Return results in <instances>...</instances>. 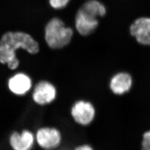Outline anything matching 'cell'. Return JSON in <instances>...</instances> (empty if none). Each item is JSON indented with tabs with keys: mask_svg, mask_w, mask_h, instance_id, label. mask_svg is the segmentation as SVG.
Segmentation results:
<instances>
[{
	"mask_svg": "<svg viewBox=\"0 0 150 150\" xmlns=\"http://www.w3.org/2000/svg\"><path fill=\"white\" fill-rule=\"evenodd\" d=\"M20 48L32 54L40 51L38 43L30 34L22 31L6 32L0 39V63L7 64L10 70H16L20 64L16 52Z\"/></svg>",
	"mask_w": 150,
	"mask_h": 150,
	"instance_id": "obj_1",
	"label": "cell"
},
{
	"mask_svg": "<svg viewBox=\"0 0 150 150\" xmlns=\"http://www.w3.org/2000/svg\"><path fill=\"white\" fill-rule=\"evenodd\" d=\"M74 35L73 30L65 25L57 17L51 18L45 28V40L48 47L58 50L64 48L70 43Z\"/></svg>",
	"mask_w": 150,
	"mask_h": 150,
	"instance_id": "obj_2",
	"label": "cell"
},
{
	"mask_svg": "<svg viewBox=\"0 0 150 150\" xmlns=\"http://www.w3.org/2000/svg\"><path fill=\"white\" fill-rule=\"evenodd\" d=\"M71 115L76 123L81 126H88L95 117L96 110L91 102L79 100L72 106Z\"/></svg>",
	"mask_w": 150,
	"mask_h": 150,
	"instance_id": "obj_3",
	"label": "cell"
},
{
	"mask_svg": "<svg viewBox=\"0 0 150 150\" xmlns=\"http://www.w3.org/2000/svg\"><path fill=\"white\" fill-rule=\"evenodd\" d=\"M35 139L38 145L43 150H52L61 144L62 135L56 128L43 127L36 131Z\"/></svg>",
	"mask_w": 150,
	"mask_h": 150,
	"instance_id": "obj_4",
	"label": "cell"
},
{
	"mask_svg": "<svg viewBox=\"0 0 150 150\" xmlns=\"http://www.w3.org/2000/svg\"><path fill=\"white\" fill-rule=\"evenodd\" d=\"M56 96V87L47 81L39 82L35 87L32 93L33 101L40 106L47 105L54 102Z\"/></svg>",
	"mask_w": 150,
	"mask_h": 150,
	"instance_id": "obj_5",
	"label": "cell"
},
{
	"mask_svg": "<svg viewBox=\"0 0 150 150\" xmlns=\"http://www.w3.org/2000/svg\"><path fill=\"white\" fill-rule=\"evenodd\" d=\"M129 32L138 43L150 46V17H140L136 19L129 27Z\"/></svg>",
	"mask_w": 150,
	"mask_h": 150,
	"instance_id": "obj_6",
	"label": "cell"
},
{
	"mask_svg": "<svg viewBox=\"0 0 150 150\" xmlns=\"http://www.w3.org/2000/svg\"><path fill=\"white\" fill-rule=\"evenodd\" d=\"M75 22L77 31L83 36L92 34L96 30L99 24L97 18L87 14L80 8L76 14Z\"/></svg>",
	"mask_w": 150,
	"mask_h": 150,
	"instance_id": "obj_7",
	"label": "cell"
},
{
	"mask_svg": "<svg viewBox=\"0 0 150 150\" xmlns=\"http://www.w3.org/2000/svg\"><path fill=\"white\" fill-rule=\"evenodd\" d=\"M133 85L132 76L126 72H120L110 81V88L115 95H122L130 91Z\"/></svg>",
	"mask_w": 150,
	"mask_h": 150,
	"instance_id": "obj_8",
	"label": "cell"
},
{
	"mask_svg": "<svg viewBox=\"0 0 150 150\" xmlns=\"http://www.w3.org/2000/svg\"><path fill=\"white\" fill-rule=\"evenodd\" d=\"M35 137L31 131L23 129L21 132L15 131L10 135L9 143L13 150H31Z\"/></svg>",
	"mask_w": 150,
	"mask_h": 150,
	"instance_id": "obj_9",
	"label": "cell"
},
{
	"mask_svg": "<svg viewBox=\"0 0 150 150\" xmlns=\"http://www.w3.org/2000/svg\"><path fill=\"white\" fill-rule=\"evenodd\" d=\"M32 80L29 76L19 72L12 76L8 81V87L16 95H26L32 87Z\"/></svg>",
	"mask_w": 150,
	"mask_h": 150,
	"instance_id": "obj_10",
	"label": "cell"
},
{
	"mask_svg": "<svg viewBox=\"0 0 150 150\" xmlns=\"http://www.w3.org/2000/svg\"><path fill=\"white\" fill-rule=\"evenodd\" d=\"M80 8L87 14L97 19L105 16L107 12L106 6L98 0H88Z\"/></svg>",
	"mask_w": 150,
	"mask_h": 150,
	"instance_id": "obj_11",
	"label": "cell"
},
{
	"mask_svg": "<svg viewBox=\"0 0 150 150\" xmlns=\"http://www.w3.org/2000/svg\"><path fill=\"white\" fill-rule=\"evenodd\" d=\"M70 0H48L50 6L54 10H61L69 5Z\"/></svg>",
	"mask_w": 150,
	"mask_h": 150,
	"instance_id": "obj_12",
	"label": "cell"
},
{
	"mask_svg": "<svg viewBox=\"0 0 150 150\" xmlns=\"http://www.w3.org/2000/svg\"><path fill=\"white\" fill-rule=\"evenodd\" d=\"M141 150H150V130L146 131L143 134Z\"/></svg>",
	"mask_w": 150,
	"mask_h": 150,
	"instance_id": "obj_13",
	"label": "cell"
},
{
	"mask_svg": "<svg viewBox=\"0 0 150 150\" xmlns=\"http://www.w3.org/2000/svg\"><path fill=\"white\" fill-rule=\"evenodd\" d=\"M73 150H93V149L90 145L85 144L78 146Z\"/></svg>",
	"mask_w": 150,
	"mask_h": 150,
	"instance_id": "obj_14",
	"label": "cell"
}]
</instances>
